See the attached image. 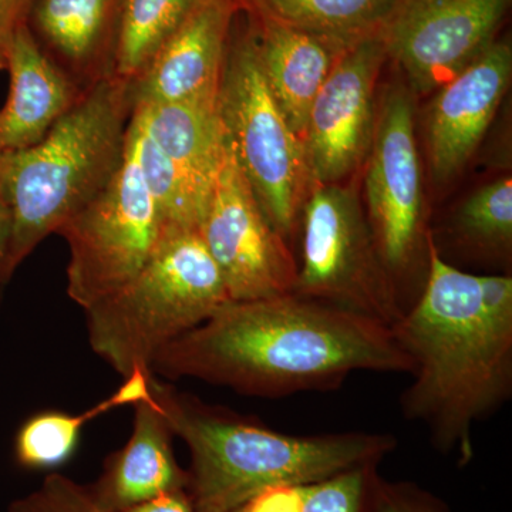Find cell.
<instances>
[{"label":"cell","mask_w":512,"mask_h":512,"mask_svg":"<svg viewBox=\"0 0 512 512\" xmlns=\"http://www.w3.org/2000/svg\"><path fill=\"white\" fill-rule=\"evenodd\" d=\"M412 369L390 326L293 292L229 301L151 363V372L167 379L268 399L338 389L357 372Z\"/></svg>","instance_id":"obj_1"},{"label":"cell","mask_w":512,"mask_h":512,"mask_svg":"<svg viewBox=\"0 0 512 512\" xmlns=\"http://www.w3.org/2000/svg\"><path fill=\"white\" fill-rule=\"evenodd\" d=\"M427 264L423 291L392 326L413 363L400 404L437 450L466 466L474 427L512 397V278L460 271L431 234Z\"/></svg>","instance_id":"obj_2"},{"label":"cell","mask_w":512,"mask_h":512,"mask_svg":"<svg viewBox=\"0 0 512 512\" xmlns=\"http://www.w3.org/2000/svg\"><path fill=\"white\" fill-rule=\"evenodd\" d=\"M150 392L191 454L188 494L195 512H234L266 488L306 485L393 453V434L370 431L293 436L208 406L151 377Z\"/></svg>","instance_id":"obj_3"},{"label":"cell","mask_w":512,"mask_h":512,"mask_svg":"<svg viewBox=\"0 0 512 512\" xmlns=\"http://www.w3.org/2000/svg\"><path fill=\"white\" fill-rule=\"evenodd\" d=\"M133 111V84L111 74L84 89L35 146L0 156L13 272L110 183L123 161Z\"/></svg>","instance_id":"obj_4"},{"label":"cell","mask_w":512,"mask_h":512,"mask_svg":"<svg viewBox=\"0 0 512 512\" xmlns=\"http://www.w3.org/2000/svg\"><path fill=\"white\" fill-rule=\"evenodd\" d=\"M227 302L200 231L168 232L128 284L84 311L90 346L123 379L134 370L151 372L160 350Z\"/></svg>","instance_id":"obj_5"},{"label":"cell","mask_w":512,"mask_h":512,"mask_svg":"<svg viewBox=\"0 0 512 512\" xmlns=\"http://www.w3.org/2000/svg\"><path fill=\"white\" fill-rule=\"evenodd\" d=\"M218 113L242 173L272 227L292 231L309 177L302 141L292 133L269 92L255 33L227 47Z\"/></svg>","instance_id":"obj_6"},{"label":"cell","mask_w":512,"mask_h":512,"mask_svg":"<svg viewBox=\"0 0 512 512\" xmlns=\"http://www.w3.org/2000/svg\"><path fill=\"white\" fill-rule=\"evenodd\" d=\"M69 247L67 295L83 311L109 298L146 266L164 238L130 134L119 170L57 231Z\"/></svg>","instance_id":"obj_7"},{"label":"cell","mask_w":512,"mask_h":512,"mask_svg":"<svg viewBox=\"0 0 512 512\" xmlns=\"http://www.w3.org/2000/svg\"><path fill=\"white\" fill-rule=\"evenodd\" d=\"M293 293L392 326L404 308L355 195L318 184L305 205L302 265Z\"/></svg>","instance_id":"obj_8"},{"label":"cell","mask_w":512,"mask_h":512,"mask_svg":"<svg viewBox=\"0 0 512 512\" xmlns=\"http://www.w3.org/2000/svg\"><path fill=\"white\" fill-rule=\"evenodd\" d=\"M200 235L220 269L229 301H255L293 291L296 269L284 237L266 218L227 137Z\"/></svg>","instance_id":"obj_9"},{"label":"cell","mask_w":512,"mask_h":512,"mask_svg":"<svg viewBox=\"0 0 512 512\" xmlns=\"http://www.w3.org/2000/svg\"><path fill=\"white\" fill-rule=\"evenodd\" d=\"M373 137L366 178L370 232L392 278L412 266L423 241L419 154L406 94H390Z\"/></svg>","instance_id":"obj_10"},{"label":"cell","mask_w":512,"mask_h":512,"mask_svg":"<svg viewBox=\"0 0 512 512\" xmlns=\"http://www.w3.org/2000/svg\"><path fill=\"white\" fill-rule=\"evenodd\" d=\"M510 0H410L390 28L386 49L416 92L444 86L491 45Z\"/></svg>","instance_id":"obj_11"},{"label":"cell","mask_w":512,"mask_h":512,"mask_svg":"<svg viewBox=\"0 0 512 512\" xmlns=\"http://www.w3.org/2000/svg\"><path fill=\"white\" fill-rule=\"evenodd\" d=\"M383 42L365 39L336 60L309 110L303 137L309 178L335 184L365 157L373 134V94Z\"/></svg>","instance_id":"obj_12"},{"label":"cell","mask_w":512,"mask_h":512,"mask_svg":"<svg viewBox=\"0 0 512 512\" xmlns=\"http://www.w3.org/2000/svg\"><path fill=\"white\" fill-rule=\"evenodd\" d=\"M237 0H200L133 84L134 106L217 103Z\"/></svg>","instance_id":"obj_13"},{"label":"cell","mask_w":512,"mask_h":512,"mask_svg":"<svg viewBox=\"0 0 512 512\" xmlns=\"http://www.w3.org/2000/svg\"><path fill=\"white\" fill-rule=\"evenodd\" d=\"M507 43L490 45L440 87L429 119L431 165L437 180L453 177L483 140L511 80Z\"/></svg>","instance_id":"obj_14"},{"label":"cell","mask_w":512,"mask_h":512,"mask_svg":"<svg viewBox=\"0 0 512 512\" xmlns=\"http://www.w3.org/2000/svg\"><path fill=\"white\" fill-rule=\"evenodd\" d=\"M126 0H35L30 35L82 89L113 74Z\"/></svg>","instance_id":"obj_15"},{"label":"cell","mask_w":512,"mask_h":512,"mask_svg":"<svg viewBox=\"0 0 512 512\" xmlns=\"http://www.w3.org/2000/svg\"><path fill=\"white\" fill-rule=\"evenodd\" d=\"M3 53L10 87L0 110V156L39 143L84 92L40 49L26 25L16 30Z\"/></svg>","instance_id":"obj_16"},{"label":"cell","mask_w":512,"mask_h":512,"mask_svg":"<svg viewBox=\"0 0 512 512\" xmlns=\"http://www.w3.org/2000/svg\"><path fill=\"white\" fill-rule=\"evenodd\" d=\"M133 406L130 439L107 458L97 483L87 487L96 504L106 511H126L188 488V471L175 458L173 431L151 392Z\"/></svg>","instance_id":"obj_17"},{"label":"cell","mask_w":512,"mask_h":512,"mask_svg":"<svg viewBox=\"0 0 512 512\" xmlns=\"http://www.w3.org/2000/svg\"><path fill=\"white\" fill-rule=\"evenodd\" d=\"M255 35L269 92L292 133L303 141L313 100L335 64L332 53L313 33L271 15Z\"/></svg>","instance_id":"obj_18"},{"label":"cell","mask_w":512,"mask_h":512,"mask_svg":"<svg viewBox=\"0 0 512 512\" xmlns=\"http://www.w3.org/2000/svg\"><path fill=\"white\" fill-rule=\"evenodd\" d=\"M133 116L208 205L227 151L218 100L136 104Z\"/></svg>","instance_id":"obj_19"},{"label":"cell","mask_w":512,"mask_h":512,"mask_svg":"<svg viewBox=\"0 0 512 512\" xmlns=\"http://www.w3.org/2000/svg\"><path fill=\"white\" fill-rule=\"evenodd\" d=\"M153 375L147 370H134L119 390L82 414L47 410L30 417L15 437L16 463L26 470H52L63 466L73 456L84 426L117 407L133 406L146 399Z\"/></svg>","instance_id":"obj_20"},{"label":"cell","mask_w":512,"mask_h":512,"mask_svg":"<svg viewBox=\"0 0 512 512\" xmlns=\"http://www.w3.org/2000/svg\"><path fill=\"white\" fill-rule=\"evenodd\" d=\"M141 177L163 224L164 235L177 231H200L207 202L187 177L153 143L131 117L128 127Z\"/></svg>","instance_id":"obj_21"},{"label":"cell","mask_w":512,"mask_h":512,"mask_svg":"<svg viewBox=\"0 0 512 512\" xmlns=\"http://www.w3.org/2000/svg\"><path fill=\"white\" fill-rule=\"evenodd\" d=\"M200 0H126L113 74L134 83Z\"/></svg>","instance_id":"obj_22"},{"label":"cell","mask_w":512,"mask_h":512,"mask_svg":"<svg viewBox=\"0 0 512 512\" xmlns=\"http://www.w3.org/2000/svg\"><path fill=\"white\" fill-rule=\"evenodd\" d=\"M272 18L320 32H350L369 26L393 8L394 0H258Z\"/></svg>","instance_id":"obj_23"},{"label":"cell","mask_w":512,"mask_h":512,"mask_svg":"<svg viewBox=\"0 0 512 512\" xmlns=\"http://www.w3.org/2000/svg\"><path fill=\"white\" fill-rule=\"evenodd\" d=\"M466 244L483 251L505 252L512 241V181H495L471 195L457 217Z\"/></svg>","instance_id":"obj_24"},{"label":"cell","mask_w":512,"mask_h":512,"mask_svg":"<svg viewBox=\"0 0 512 512\" xmlns=\"http://www.w3.org/2000/svg\"><path fill=\"white\" fill-rule=\"evenodd\" d=\"M379 466L350 468L305 485L302 512H373V478Z\"/></svg>","instance_id":"obj_25"},{"label":"cell","mask_w":512,"mask_h":512,"mask_svg":"<svg viewBox=\"0 0 512 512\" xmlns=\"http://www.w3.org/2000/svg\"><path fill=\"white\" fill-rule=\"evenodd\" d=\"M373 512H451L426 488L410 481H389L377 471L372 488Z\"/></svg>","instance_id":"obj_26"},{"label":"cell","mask_w":512,"mask_h":512,"mask_svg":"<svg viewBox=\"0 0 512 512\" xmlns=\"http://www.w3.org/2000/svg\"><path fill=\"white\" fill-rule=\"evenodd\" d=\"M305 485L282 484L266 488L234 512H302Z\"/></svg>","instance_id":"obj_27"},{"label":"cell","mask_w":512,"mask_h":512,"mask_svg":"<svg viewBox=\"0 0 512 512\" xmlns=\"http://www.w3.org/2000/svg\"><path fill=\"white\" fill-rule=\"evenodd\" d=\"M35 0H0V49L5 50L16 30L28 22Z\"/></svg>","instance_id":"obj_28"},{"label":"cell","mask_w":512,"mask_h":512,"mask_svg":"<svg viewBox=\"0 0 512 512\" xmlns=\"http://www.w3.org/2000/svg\"><path fill=\"white\" fill-rule=\"evenodd\" d=\"M10 248H12V217H10L8 201L0 180V285L6 284L15 274L10 266Z\"/></svg>","instance_id":"obj_29"},{"label":"cell","mask_w":512,"mask_h":512,"mask_svg":"<svg viewBox=\"0 0 512 512\" xmlns=\"http://www.w3.org/2000/svg\"><path fill=\"white\" fill-rule=\"evenodd\" d=\"M0 69H6L5 53L0 49Z\"/></svg>","instance_id":"obj_30"}]
</instances>
